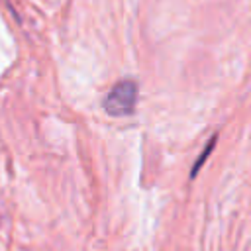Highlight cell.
<instances>
[{"mask_svg":"<svg viewBox=\"0 0 251 251\" xmlns=\"http://www.w3.org/2000/svg\"><path fill=\"white\" fill-rule=\"evenodd\" d=\"M137 82L133 78H122L118 80L104 96L102 106L110 116H127L133 112L137 104Z\"/></svg>","mask_w":251,"mask_h":251,"instance_id":"cell-1","label":"cell"},{"mask_svg":"<svg viewBox=\"0 0 251 251\" xmlns=\"http://www.w3.org/2000/svg\"><path fill=\"white\" fill-rule=\"evenodd\" d=\"M214 145H216V135H214V137H212V139L208 141V145H206V149H204V151L200 153V157L196 159V163H194V167H192V173H190V176H196V173L200 171V167H202V163H204V161L208 159V155H210V151L214 149Z\"/></svg>","mask_w":251,"mask_h":251,"instance_id":"cell-2","label":"cell"}]
</instances>
